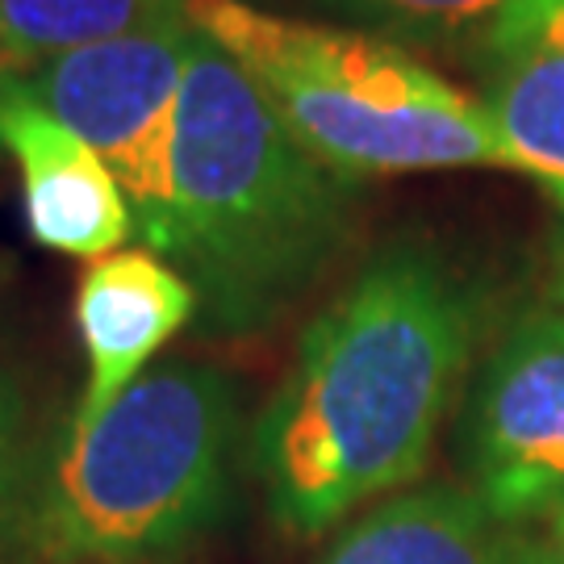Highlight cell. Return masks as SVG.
I'll use <instances>...</instances> for the list:
<instances>
[{
  "mask_svg": "<svg viewBox=\"0 0 564 564\" xmlns=\"http://www.w3.org/2000/svg\"><path fill=\"white\" fill-rule=\"evenodd\" d=\"M34 460H39V444L30 440V405L18 377L0 364V564H18Z\"/></svg>",
  "mask_w": 564,
  "mask_h": 564,
  "instance_id": "cell-13",
  "label": "cell"
},
{
  "mask_svg": "<svg viewBox=\"0 0 564 564\" xmlns=\"http://www.w3.org/2000/svg\"><path fill=\"white\" fill-rule=\"evenodd\" d=\"M314 564H535V531L489 514L468 485H414L335 527Z\"/></svg>",
  "mask_w": 564,
  "mask_h": 564,
  "instance_id": "cell-10",
  "label": "cell"
},
{
  "mask_svg": "<svg viewBox=\"0 0 564 564\" xmlns=\"http://www.w3.org/2000/svg\"><path fill=\"white\" fill-rule=\"evenodd\" d=\"M356 181L293 139L260 88L197 30L176 118L163 260L197 289V326L260 335L339 256Z\"/></svg>",
  "mask_w": 564,
  "mask_h": 564,
  "instance_id": "cell-2",
  "label": "cell"
},
{
  "mask_svg": "<svg viewBox=\"0 0 564 564\" xmlns=\"http://www.w3.org/2000/svg\"><path fill=\"white\" fill-rule=\"evenodd\" d=\"M197 318V289L151 247L88 263L76 289L84 343V393L67 423H93L151 368L155 351Z\"/></svg>",
  "mask_w": 564,
  "mask_h": 564,
  "instance_id": "cell-8",
  "label": "cell"
},
{
  "mask_svg": "<svg viewBox=\"0 0 564 564\" xmlns=\"http://www.w3.org/2000/svg\"><path fill=\"white\" fill-rule=\"evenodd\" d=\"M485 330V293L431 242H389L302 330L247 456L293 540L423 477Z\"/></svg>",
  "mask_w": 564,
  "mask_h": 564,
  "instance_id": "cell-1",
  "label": "cell"
},
{
  "mask_svg": "<svg viewBox=\"0 0 564 564\" xmlns=\"http://www.w3.org/2000/svg\"><path fill=\"white\" fill-rule=\"evenodd\" d=\"M239 389L223 368L151 364L93 423L39 444L18 564H167L235 502Z\"/></svg>",
  "mask_w": 564,
  "mask_h": 564,
  "instance_id": "cell-3",
  "label": "cell"
},
{
  "mask_svg": "<svg viewBox=\"0 0 564 564\" xmlns=\"http://www.w3.org/2000/svg\"><path fill=\"white\" fill-rule=\"evenodd\" d=\"M377 39L419 46H481L519 0H326Z\"/></svg>",
  "mask_w": 564,
  "mask_h": 564,
  "instance_id": "cell-12",
  "label": "cell"
},
{
  "mask_svg": "<svg viewBox=\"0 0 564 564\" xmlns=\"http://www.w3.org/2000/svg\"><path fill=\"white\" fill-rule=\"evenodd\" d=\"M468 489L502 523L535 531L564 514V310L514 314L477 368L460 423Z\"/></svg>",
  "mask_w": 564,
  "mask_h": 564,
  "instance_id": "cell-6",
  "label": "cell"
},
{
  "mask_svg": "<svg viewBox=\"0 0 564 564\" xmlns=\"http://www.w3.org/2000/svg\"><path fill=\"white\" fill-rule=\"evenodd\" d=\"M0 151L18 167L25 223L42 247L101 260L139 235L101 155L13 80H0Z\"/></svg>",
  "mask_w": 564,
  "mask_h": 564,
  "instance_id": "cell-7",
  "label": "cell"
},
{
  "mask_svg": "<svg viewBox=\"0 0 564 564\" xmlns=\"http://www.w3.org/2000/svg\"><path fill=\"white\" fill-rule=\"evenodd\" d=\"M535 564H564V514L535 531Z\"/></svg>",
  "mask_w": 564,
  "mask_h": 564,
  "instance_id": "cell-14",
  "label": "cell"
},
{
  "mask_svg": "<svg viewBox=\"0 0 564 564\" xmlns=\"http://www.w3.org/2000/svg\"><path fill=\"white\" fill-rule=\"evenodd\" d=\"M184 0H0V80L30 76L59 55L130 34Z\"/></svg>",
  "mask_w": 564,
  "mask_h": 564,
  "instance_id": "cell-11",
  "label": "cell"
},
{
  "mask_svg": "<svg viewBox=\"0 0 564 564\" xmlns=\"http://www.w3.org/2000/svg\"><path fill=\"white\" fill-rule=\"evenodd\" d=\"M193 42L197 25L184 0V9L130 34L59 55L30 76H13L30 101L55 113L101 155L134 214L139 239L160 256L172 230V155Z\"/></svg>",
  "mask_w": 564,
  "mask_h": 564,
  "instance_id": "cell-5",
  "label": "cell"
},
{
  "mask_svg": "<svg viewBox=\"0 0 564 564\" xmlns=\"http://www.w3.org/2000/svg\"><path fill=\"white\" fill-rule=\"evenodd\" d=\"M547 272H552V302L564 310V218L552 230V242H547Z\"/></svg>",
  "mask_w": 564,
  "mask_h": 564,
  "instance_id": "cell-15",
  "label": "cell"
},
{
  "mask_svg": "<svg viewBox=\"0 0 564 564\" xmlns=\"http://www.w3.org/2000/svg\"><path fill=\"white\" fill-rule=\"evenodd\" d=\"M477 72L514 172L564 209V0H519L477 46Z\"/></svg>",
  "mask_w": 564,
  "mask_h": 564,
  "instance_id": "cell-9",
  "label": "cell"
},
{
  "mask_svg": "<svg viewBox=\"0 0 564 564\" xmlns=\"http://www.w3.org/2000/svg\"><path fill=\"white\" fill-rule=\"evenodd\" d=\"M188 18L251 76L284 130L347 181L456 167L514 172L481 97L398 42L276 18L242 0H188Z\"/></svg>",
  "mask_w": 564,
  "mask_h": 564,
  "instance_id": "cell-4",
  "label": "cell"
}]
</instances>
